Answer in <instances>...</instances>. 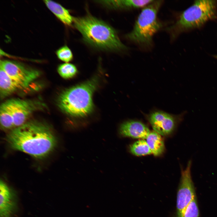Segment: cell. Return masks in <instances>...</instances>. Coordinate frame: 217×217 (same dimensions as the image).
Here are the masks:
<instances>
[{
    "instance_id": "cell-9",
    "label": "cell",
    "mask_w": 217,
    "mask_h": 217,
    "mask_svg": "<svg viewBox=\"0 0 217 217\" xmlns=\"http://www.w3.org/2000/svg\"><path fill=\"white\" fill-rule=\"evenodd\" d=\"M0 190V217H12L17 208L16 193L1 180Z\"/></svg>"
},
{
    "instance_id": "cell-3",
    "label": "cell",
    "mask_w": 217,
    "mask_h": 217,
    "mask_svg": "<svg viewBox=\"0 0 217 217\" xmlns=\"http://www.w3.org/2000/svg\"><path fill=\"white\" fill-rule=\"evenodd\" d=\"M97 83V79L94 78L64 90L58 97V107L63 112L70 116H87L93 109L92 96Z\"/></svg>"
},
{
    "instance_id": "cell-2",
    "label": "cell",
    "mask_w": 217,
    "mask_h": 217,
    "mask_svg": "<svg viewBox=\"0 0 217 217\" xmlns=\"http://www.w3.org/2000/svg\"><path fill=\"white\" fill-rule=\"evenodd\" d=\"M73 25L81 34L85 42L94 47L117 51L127 49L114 29L90 14L74 17Z\"/></svg>"
},
{
    "instance_id": "cell-14",
    "label": "cell",
    "mask_w": 217,
    "mask_h": 217,
    "mask_svg": "<svg viewBox=\"0 0 217 217\" xmlns=\"http://www.w3.org/2000/svg\"><path fill=\"white\" fill-rule=\"evenodd\" d=\"M44 3L49 9L62 23L71 26L73 24V17L69 11L60 4L51 0H44Z\"/></svg>"
},
{
    "instance_id": "cell-7",
    "label": "cell",
    "mask_w": 217,
    "mask_h": 217,
    "mask_svg": "<svg viewBox=\"0 0 217 217\" xmlns=\"http://www.w3.org/2000/svg\"><path fill=\"white\" fill-rule=\"evenodd\" d=\"M6 102L11 111L14 128L25 124L33 113L44 106L37 100L14 98Z\"/></svg>"
},
{
    "instance_id": "cell-10",
    "label": "cell",
    "mask_w": 217,
    "mask_h": 217,
    "mask_svg": "<svg viewBox=\"0 0 217 217\" xmlns=\"http://www.w3.org/2000/svg\"><path fill=\"white\" fill-rule=\"evenodd\" d=\"M149 120L154 131L163 136L171 133L177 123V119L173 116L162 111L152 113L149 117Z\"/></svg>"
},
{
    "instance_id": "cell-11",
    "label": "cell",
    "mask_w": 217,
    "mask_h": 217,
    "mask_svg": "<svg viewBox=\"0 0 217 217\" xmlns=\"http://www.w3.org/2000/svg\"><path fill=\"white\" fill-rule=\"evenodd\" d=\"M119 132L123 137L146 139L150 131L147 127L142 122L136 121H130L121 125Z\"/></svg>"
},
{
    "instance_id": "cell-16",
    "label": "cell",
    "mask_w": 217,
    "mask_h": 217,
    "mask_svg": "<svg viewBox=\"0 0 217 217\" xmlns=\"http://www.w3.org/2000/svg\"><path fill=\"white\" fill-rule=\"evenodd\" d=\"M0 122L1 127L3 130H11L14 128L11 111L6 101L0 105Z\"/></svg>"
},
{
    "instance_id": "cell-15",
    "label": "cell",
    "mask_w": 217,
    "mask_h": 217,
    "mask_svg": "<svg viewBox=\"0 0 217 217\" xmlns=\"http://www.w3.org/2000/svg\"><path fill=\"white\" fill-rule=\"evenodd\" d=\"M146 140L152 153L157 156L162 154L165 149V145L160 135L154 131L150 132Z\"/></svg>"
},
{
    "instance_id": "cell-13",
    "label": "cell",
    "mask_w": 217,
    "mask_h": 217,
    "mask_svg": "<svg viewBox=\"0 0 217 217\" xmlns=\"http://www.w3.org/2000/svg\"><path fill=\"white\" fill-rule=\"evenodd\" d=\"M153 1L150 0H118L100 1V3L111 8L130 9L144 8Z\"/></svg>"
},
{
    "instance_id": "cell-12",
    "label": "cell",
    "mask_w": 217,
    "mask_h": 217,
    "mask_svg": "<svg viewBox=\"0 0 217 217\" xmlns=\"http://www.w3.org/2000/svg\"><path fill=\"white\" fill-rule=\"evenodd\" d=\"M0 68V94L1 98H5L18 90L24 89L11 78L1 66Z\"/></svg>"
},
{
    "instance_id": "cell-1",
    "label": "cell",
    "mask_w": 217,
    "mask_h": 217,
    "mask_svg": "<svg viewBox=\"0 0 217 217\" xmlns=\"http://www.w3.org/2000/svg\"><path fill=\"white\" fill-rule=\"evenodd\" d=\"M6 140L12 149L38 159L48 155L54 149L57 143L50 127L37 121H27L11 130Z\"/></svg>"
},
{
    "instance_id": "cell-5",
    "label": "cell",
    "mask_w": 217,
    "mask_h": 217,
    "mask_svg": "<svg viewBox=\"0 0 217 217\" xmlns=\"http://www.w3.org/2000/svg\"><path fill=\"white\" fill-rule=\"evenodd\" d=\"M162 1L154 0L143 8L132 30L126 35L127 39L140 46L149 47L152 45L153 36L162 26L157 18Z\"/></svg>"
},
{
    "instance_id": "cell-6",
    "label": "cell",
    "mask_w": 217,
    "mask_h": 217,
    "mask_svg": "<svg viewBox=\"0 0 217 217\" xmlns=\"http://www.w3.org/2000/svg\"><path fill=\"white\" fill-rule=\"evenodd\" d=\"M191 161L190 160L186 168L181 169L177 194V217H181L187 207L196 196L191 173Z\"/></svg>"
},
{
    "instance_id": "cell-19",
    "label": "cell",
    "mask_w": 217,
    "mask_h": 217,
    "mask_svg": "<svg viewBox=\"0 0 217 217\" xmlns=\"http://www.w3.org/2000/svg\"><path fill=\"white\" fill-rule=\"evenodd\" d=\"M181 217H199L196 196L187 207Z\"/></svg>"
},
{
    "instance_id": "cell-21",
    "label": "cell",
    "mask_w": 217,
    "mask_h": 217,
    "mask_svg": "<svg viewBox=\"0 0 217 217\" xmlns=\"http://www.w3.org/2000/svg\"><path fill=\"white\" fill-rule=\"evenodd\" d=\"M214 57H215V58H217V55H215V56H214Z\"/></svg>"
},
{
    "instance_id": "cell-4",
    "label": "cell",
    "mask_w": 217,
    "mask_h": 217,
    "mask_svg": "<svg viewBox=\"0 0 217 217\" xmlns=\"http://www.w3.org/2000/svg\"><path fill=\"white\" fill-rule=\"evenodd\" d=\"M217 1L215 0L195 1L180 15L173 25L167 28L171 37L175 38L181 33L198 28L215 17Z\"/></svg>"
},
{
    "instance_id": "cell-18",
    "label": "cell",
    "mask_w": 217,
    "mask_h": 217,
    "mask_svg": "<svg viewBox=\"0 0 217 217\" xmlns=\"http://www.w3.org/2000/svg\"><path fill=\"white\" fill-rule=\"evenodd\" d=\"M58 73L64 79H68L74 77L77 72L76 66L73 64L65 63L59 65L58 68Z\"/></svg>"
},
{
    "instance_id": "cell-8",
    "label": "cell",
    "mask_w": 217,
    "mask_h": 217,
    "mask_svg": "<svg viewBox=\"0 0 217 217\" xmlns=\"http://www.w3.org/2000/svg\"><path fill=\"white\" fill-rule=\"evenodd\" d=\"M0 65L11 78L24 89L29 87L40 75L38 70L14 61L1 60Z\"/></svg>"
},
{
    "instance_id": "cell-20",
    "label": "cell",
    "mask_w": 217,
    "mask_h": 217,
    "mask_svg": "<svg viewBox=\"0 0 217 217\" xmlns=\"http://www.w3.org/2000/svg\"><path fill=\"white\" fill-rule=\"evenodd\" d=\"M58 58L61 60L68 63L73 58V55L70 48L67 46H64L58 49L56 52Z\"/></svg>"
},
{
    "instance_id": "cell-17",
    "label": "cell",
    "mask_w": 217,
    "mask_h": 217,
    "mask_svg": "<svg viewBox=\"0 0 217 217\" xmlns=\"http://www.w3.org/2000/svg\"><path fill=\"white\" fill-rule=\"evenodd\" d=\"M131 152L136 156L149 155L152 152L146 140H141L137 141L130 147Z\"/></svg>"
}]
</instances>
